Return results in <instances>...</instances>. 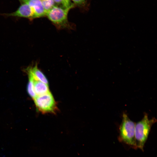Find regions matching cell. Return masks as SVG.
Segmentation results:
<instances>
[{
  "instance_id": "5b68a950",
  "label": "cell",
  "mask_w": 157,
  "mask_h": 157,
  "mask_svg": "<svg viewBox=\"0 0 157 157\" xmlns=\"http://www.w3.org/2000/svg\"><path fill=\"white\" fill-rule=\"evenodd\" d=\"M22 3L28 4L33 12V19L43 17L46 13L43 7L41 0H18Z\"/></svg>"
},
{
  "instance_id": "8992f818",
  "label": "cell",
  "mask_w": 157,
  "mask_h": 157,
  "mask_svg": "<svg viewBox=\"0 0 157 157\" xmlns=\"http://www.w3.org/2000/svg\"><path fill=\"white\" fill-rule=\"evenodd\" d=\"M22 3L17 10L13 13L7 14V15L32 19L33 13L31 8L27 4Z\"/></svg>"
},
{
  "instance_id": "9c48e42d",
  "label": "cell",
  "mask_w": 157,
  "mask_h": 157,
  "mask_svg": "<svg viewBox=\"0 0 157 157\" xmlns=\"http://www.w3.org/2000/svg\"><path fill=\"white\" fill-rule=\"evenodd\" d=\"M27 71L29 79L27 86V91L29 96L34 99L37 96L34 88V78L31 72L28 69Z\"/></svg>"
},
{
  "instance_id": "7c38bea8",
  "label": "cell",
  "mask_w": 157,
  "mask_h": 157,
  "mask_svg": "<svg viewBox=\"0 0 157 157\" xmlns=\"http://www.w3.org/2000/svg\"><path fill=\"white\" fill-rule=\"evenodd\" d=\"M75 3L77 4H81L85 2V0H72Z\"/></svg>"
},
{
  "instance_id": "52a82bcc",
  "label": "cell",
  "mask_w": 157,
  "mask_h": 157,
  "mask_svg": "<svg viewBox=\"0 0 157 157\" xmlns=\"http://www.w3.org/2000/svg\"><path fill=\"white\" fill-rule=\"evenodd\" d=\"M31 73L34 79L48 85V80L43 73L39 69L37 64L33 67L27 69Z\"/></svg>"
},
{
  "instance_id": "8fae6325",
  "label": "cell",
  "mask_w": 157,
  "mask_h": 157,
  "mask_svg": "<svg viewBox=\"0 0 157 157\" xmlns=\"http://www.w3.org/2000/svg\"><path fill=\"white\" fill-rule=\"evenodd\" d=\"M41 1L46 14L55 6V3L54 0H41Z\"/></svg>"
},
{
  "instance_id": "30bf717a",
  "label": "cell",
  "mask_w": 157,
  "mask_h": 157,
  "mask_svg": "<svg viewBox=\"0 0 157 157\" xmlns=\"http://www.w3.org/2000/svg\"><path fill=\"white\" fill-rule=\"evenodd\" d=\"M55 3L60 5V7L65 9H70L74 5L70 0H54Z\"/></svg>"
},
{
  "instance_id": "3957f363",
  "label": "cell",
  "mask_w": 157,
  "mask_h": 157,
  "mask_svg": "<svg viewBox=\"0 0 157 157\" xmlns=\"http://www.w3.org/2000/svg\"><path fill=\"white\" fill-rule=\"evenodd\" d=\"M70 9L54 6L47 12L46 15L57 28H69L71 26L67 20V14Z\"/></svg>"
},
{
  "instance_id": "7a4b0ae2",
  "label": "cell",
  "mask_w": 157,
  "mask_h": 157,
  "mask_svg": "<svg viewBox=\"0 0 157 157\" xmlns=\"http://www.w3.org/2000/svg\"><path fill=\"white\" fill-rule=\"evenodd\" d=\"M135 128L134 122L129 119L126 114L124 113L119 128L120 138L125 143L136 147Z\"/></svg>"
},
{
  "instance_id": "277c9868",
  "label": "cell",
  "mask_w": 157,
  "mask_h": 157,
  "mask_svg": "<svg viewBox=\"0 0 157 157\" xmlns=\"http://www.w3.org/2000/svg\"><path fill=\"white\" fill-rule=\"evenodd\" d=\"M34 100L37 108L43 113H55L57 110L56 104L50 92L42 95L37 96Z\"/></svg>"
},
{
  "instance_id": "ba28073f",
  "label": "cell",
  "mask_w": 157,
  "mask_h": 157,
  "mask_svg": "<svg viewBox=\"0 0 157 157\" xmlns=\"http://www.w3.org/2000/svg\"><path fill=\"white\" fill-rule=\"evenodd\" d=\"M48 85L34 79V88L37 96L42 95L50 92Z\"/></svg>"
},
{
  "instance_id": "6da1fadb",
  "label": "cell",
  "mask_w": 157,
  "mask_h": 157,
  "mask_svg": "<svg viewBox=\"0 0 157 157\" xmlns=\"http://www.w3.org/2000/svg\"><path fill=\"white\" fill-rule=\"evenodd\" d=\"M156 121L155 118L149 119L147 115L145 114L141 120L135 124V139L136 147L143 150L151 128Z\"/></svg>"
}]
</instances>
